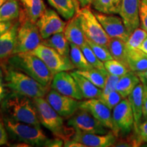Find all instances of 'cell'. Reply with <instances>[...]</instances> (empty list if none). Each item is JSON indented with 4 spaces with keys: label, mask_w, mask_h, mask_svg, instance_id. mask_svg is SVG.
<instances>
[{
    "label": "cell",
    "mask_w": 147,
    "mask_h": 147,
    "mask_svg": "<svg viewBox=\"0 0 147 147\" xmlns=\"http://www.w3.org/2000/svg\"><path fill=\"white\" fill-rule=\"evenodd\" d=\"M1 108L5 118L41 127L36 105L31 97L10 92L1 102Z\"/></svg>",
    "instance_id": "6da1fadb"
},
{
    "label": "cell",
    "mask_w": 147,
    "mask_h": 147,
    "mask_svg": "<svg viewBox=\"0 0 147 147\" xmlns=\"http://www.w3.org/2000/svg\"><path fill=\"white\" fill-rule=\"evenodd\" d=\"M7 63L9 67L23 71L45 87H49L52 82L54 74L43 61L31 52L11 55Z\"/></svg>",
    "instance_id": "7a4b0ae2"
},
{
    "label": "cell",
    "mask_w": 147,
    "mask_h": 147,
    "mask_svg": "<svg viewBox=\"0 0 147 147\" xmlns=\"http://www.w3.org/2000/svg\"><path fill=\"white\" fill-rule=\"evenodd\" d=\"M4 82L10 92L25 95L31 98L44 97L48 93V87L42 85L31 76L18 69L5 67Z\"/></svg>",
    "instance_id": "3957f363"
},
{
    "label": "cell",
    "mask_w": 147,
    "mask_h": 147,
    "mask_svg": "<svg viewBox=\"0 0 147 147\" xmlns=\"http://www.w3.org/2000/svg\"><path fill=\"white\" fill-rule=\"evenodd\" d=\"M38 111L40 123L52 132L55 137L63 141L69 139L75 130L67 128L64 125L62 117L57 113L45 97L33 99Z\"/></svg>",
    "instance_id": "277c9868"
},
{
    "label": "cell",
    "mask_w": 147,
    "mask_h": 147,
    "mask_svg": "<svg viewBox=\"0 0 147 147\" xmlns=\"http://www.w3.org/2000/svg\"><path fill=\"white\" fill-rule=\"evenodd\" d=\"M7 131L12 138L29 146H45L49 138L42 130L41 127L18 122L10 119H3Z\"/></svg>",
    "instance_id": "5b68a950"
},
{
    "label": "cell",
    "mask_w": 147,
    "mask_h": 147,
    "mask_svg": "<svg viewBox=\"0 0 147 147\" xmlns=\"http://www.w3.org/2000/svg\"><path fill=\"white\" fill-rule=\"evenodd\" d=\"M20 25L18 27L16 47L14 54L32 52L42 42L39 29L36 23L29 21L21 13L19 15Z\"/></svg>",
    "instance_id": "8992f818"
},
{
    "label": "cell",
    "mask_w": 147,
    "mask_h": 147,
    "mask_svg": "<svg viewBox=\"0 0 147 147\" xmlns=\"http://www.w3.org/2000/svg\"><path fill=\"white\" fill-rule=\"evenodd\" d=\"M86 38L108 48L110 38L89 7L82 8L76 14Z\"/></svg>",
    "instance_id": "52a82bcc"
},
{
    "label": "cell",
    "mask_w": 147,
    "mask_h": 147,
    "mask_svg": "<svg viewBox=\"0 0 147 147\" xmlns=\"http://www.w3.org/2000/svg\"><path fill=\"white\" fill-rule=\"evenodd\" d=\"M31 53L43 61L53 74L75 69L70 58L62 56L57 51L48 46L41 44Z\"/></svg>",
    "instance_id": "ba28073f"
},
{
    "label": "cell",
    "mask_w": 147,
    "mask_h": 147,
    "mask_svg": "<svg viewBox=\"0 0 147 147\" xmlns=\"http://www.w3.org/2000/svg\"><path fill=\"white\" fill-rule=\"evenodd\" d=\"M67 125L74 130L97 134H106L111 130L104 126L90 112L79 108L69 117Z\"/></svg>",
    "instance_id": "9c48e42d"
},
{
    "label": "cell",
    "mask_w": 147,
    "mask_h": 147,
    "mask_svg": "<svg viewBox=\"0 0 147 147\" xmlns=\"http://www.w3.org/2000/svg\"><path fill=\"white\" fill-rule=\"evenodd\" d=\"M113 120L115 125L113 133L117 137L126 136L134 128V117L131 104L127 97L123 99L113 109Z\"/></svg>",
    "instance_id": "30bf717a"
},
{
    "label": "cell",
    "mask_w": 147,
    "mask_h": 147,
    "mask_svg": "<svg viewBox=\"0 0 147 147\" xmlns=\"http://www.w3.org/2000/svg\"><path fill=\"white\" fill-rule=\"evenodd\" d=\"M36 25L42 40H45L53 35L63 32L66 23L59 17L57 12L47 8L36 22Z\"/></svg>",
    "instance_id": "8fae6325"
},
{
    "label": "cell",
    "mask_w": 147,
    "mask_h": 147,
    "mask_svg": "<svg viewBox=\"0 0 147 147\" xmlns=\"http://www.w3.org/2000/svg\"><path fill=\"white\" fill-rule=\"evenodd\" d=\"M49 104L62 117H69L79 109L80 100L52 89L45 97Z\"/></svg>",
    "instance_id": "7c38bea8"
},
{
    "label": "cell",
    "mask_w": 147,
    "mask_h": 147,
    "mask_svg": "<svg viewBox=\"0 0 147 147\" xmlns=\"http://www.w3.org/2000/svg\"><path fill=\"white\" fill-rule=\"evenodd\" d=\"M93 13L110 38H119L125 42L127 41L130 34L127 30L121 16L99 12H93Z\"/></svg>",
    "instance_id": "4fadbf2b"
},
{
    "label": "cell",
    "mask_w": 147,
    "mask_h": 147,
    "mask_svg": "<svg viewBox=\"0 0 147 147\" xmlns=\"http://www.w3.org/2000/svg\"><path fill=\"white\" fill-rule=\"evenodd\" d=\"M51 86L53 89L61 94L78 100L84 98L76 81L68 71H60L54 74Z\"/></svg>",
    "instance_id": "5bb4252c"
},
{
    "label": "cell",
    "mask_w": 147,
    "mask_h": 147,
    "mask_svg": "<svg viewBox=\"0 0 147 147\" xmlns=\"http://www.w3.org/2000/svg\"><path fill=\"white\" fill-rule=\"evenodd\" d=\"M79 108L87 110L106 127L114 132L115 125L111 110L100 99L92 98L80 102Z\"/></svg>",
    "instance_id": "9a60e30c"
},
{
    "label": "cell",
    "mask_w": 147,
    "mask_h": 147,
    "mask_svg": "<svg viewBox=\"0 0 147 147\" xmlns=\"http://www.w3.org/2000/svg\"><path fill=\"white\" fill-rule=\"evenodd\" d=\"M117 138L112 131L106 134H97L75 130L71 139L80 142L84 146L109 147L114 146Z\"/></svg>",
    "instance_id": "2e32d148"
},
{
    "label": "cell",
    "mask_w": 147,
    "mask_h": 147,
    "mask_svg": "<svg viewBox=\"0 0 147 147\" xmlns=\"http://www.w3.org/2000/svg\"><path fill=\"white\" fill-rule=\"evenodd\" d=\"M139 4L140 0H122L119 14L130 34L140 25Z\"/></svg>",
    "instance_id": "e0dca14e"
},
{
    "label": "cell",
    "mask_w": 147,
    "mask_h": 147,
    "mask_svg": "<svg viewBox=\"0 0 147 147\" xmlns=\"http://www.w3.org/2000/svg\"><path fill=\"white\" fill-rule=\"evenodd\" d=\"M19 25V21L16 22L6 32L0 36V60L10 57L13 55Z\"/></svg>",
    "instance_id": "ac0fdd59"
},
{
    "label": "cell",
    "mask_w": 147,
    "mask_h": 147,
    "mask_svg": "<svg viewBox=\"0 0 147 147\" xmlns=\"http://www.w3.org/2000/svg\"><path fill=\"white\" fill-rule=\"evenodd\" d=\"M63 33L69 43L74 44L79 47H82L87 43V38L82 31L80 21L76 14L69 20L68 23L66 24Z\"/></svg>",
    "instance_id": "d6986e66"
},
{
    "label": "cell",
    "mask_w": 147,
    "mask_h": 147,
    "mask_svg": "<svg viewBox=\"0 0 147 147\" xmlns=\"http://www.w3.org/2000/svg\"><path fill=\"white\" fill-rule=\"evenodd\" d=\"M23 10L21 13L33 23H36L44 13L46 5L43 0H20Z\"/></svg>",
    "instance_id": "ffe728a7"
},
{
    "label": "cell",
    "mask_w": 147,
    "mask_h": 147,
    "mask_svg": "<svg viewBox=\"0 0 147 147\" xmlns=\"http://www.w3.org/2000/svg\"><path fill=\"white\" fill-rule=\"evenodd\" d=\"M58 14L66 20L72 18L80 10L77 0H47Z\"/></svg>",
    "instance_id": "44dd1931"
},
{
    "label": "cell",
    "mask_w": 147,
    "mask_h": 147,
    "mask_svg": "<svg viewBox=\"0 0 147 147\" xmlns=\"http://www.w3.org/2000/svg\"><path fill=\"white\" fill-rule=\"evenodd\" d=\"M142 96L143 84L140 82L127 97L133 110L134 128H136L141 123L142 117Z\"/></svg>",
    "instance_id": "7402d4cb"
},
{
    "label": "cell",
    "mask_w": 147,
    "mask_h": 147,
    "mask_svg": "<svg viewBox=\"0 0 147 147\" xmlns=\"http://www.w3.org/2000/svg\"><path fill=\"white\" fill-rule=\"evenodd\" d=\"M70 74L78 84L82 96L84 99L99 98L102 94V90L95 86L85 77L78 74L76 70L71 71Z\"/></svg>",
    "instance_id": "603a6c76"
},
{
    "label": "cell",
    "mask_w": 147,
    "mask_h": 147,
    "mask_svg": "<svg viewBox=\"0 0 147 147\" xmlns=\"http://www.w3.org/2000/svg\"><path fill=\"white\" fill-rule=\"evenodd\" d=\"M42 44L55 49L62 56L70 58V43L66 39L63 32L54 34L50 38L43 40Z\"/></svg>",
    "instance_id": "cb8c5ba5"
},
{
    "label": "cell",
    "mask_w": 147,
    "mask_h": 147,
    "mask_svg": "<svg viewBox=\"0 0 147 147\" xmlns=\"http://www.w3.org/2000/svg\"><path fill=\"white\" fill-rule=\"evenodd\" d=\"M129 68L134 72L147 69V54L139 49H131L127 48Z\"/></svg>",
    "instance_id": "d4e9b609"
},
{
    "label": "cell",
    "mask_w": 147,
    "mask_h": 147,
    "mask_svg": "<svg viewBox=\"0 0 147 147\" xmlns=\"http://www.w3.org/2000/svg\"><path fill=\"white\" fill-rule=\"evenodd\" d=\"M140 82L138 76L133 71L120 77L116 86V91L119 92L123 98H126Z\"/></svg>",
    "instance_id": "484cf974"
},
{
    "label": "cell",
    "mask_w": 147,
    "mask_h": 147,
    "mask_svg": "<svg viewBox=\"0 0 147 147\" xmlns=\"http://www.w3.org/2000/svg\"><path fill=\"white\" fill-rule=\"evenodd\" d=\"M108 49L114 59L118 61L129 68L125 42L119 38H110Z\"/></svg>",
    "instance_id": "4316f807"
},
{
    "label": "cell",
    "mask_w": 147,
    "mask_h": 147,
    "mask_svg": "<svg viewBox=\"0 0 147 147\" xmlns=\"http://www.w3.org/2000/svg\"><path fill=\"white\" fill-rule=\"evenodd\" d=\"M21 13L18 0H8L0 7V22L16 19Z\"/></svg>",
    "instance_id": "83f0119b"
},
{
    "label": "cell",
    "mask_w": 147,
    "mask_h": 147,
    "mask_svg": "<svg viewBox=\"0 0 147 147\" xmlns=\"http://www.w3.org/2000/svg\"><path fill=\"white\" fill-rule=\"evenodd\" d=\"M122 0H93L92 5L97 12L108 14H117L120 11Z\"/></svg>",
    "instance_id": "f1b7e54d"
},
{
    "label": "cell",
    "mask_w": 147,
    "mask_h": 147,
    "mask_svg": "<svg viewBox=\"0 0 147 147\" xmlns=\"http://www.w3.org/2000/svg\"><path fill=\"white\" fill-rule=\"evenodd\" d=\"M76 71L87 78L92 83L94 84L100 89H103V88L104 87L106 77L108 74L107 71L101 70V69L93 67V68L86 69V70L77 69Z\"/></svg>",
    "instance_id": "f546056e"
},
{
    "label": "cell",
    "mask_w": 147,
    "mask_h": 147,
    "mask_svg": "<svg viewBox=\"0 0 147 147\" xmlns=\"http://www.w3.org/2000/svg\"><path fill=\"white\" fill-rule=\"evenodd\" d=\"M69 57L75 68L79 70H86L93 68V67L87 61L80 47L74 44L70 43Z\"/></svg>",
    "instance_id": "4dcf8cb0"
},
{
    "label": "cell",
    "mask_w": 147,
    "mask_h": 147,
    "mask_svg": "<svg viewBox=\"0 0 147 147\" xmlns=\"http://www.w3.org/2000/svg\"><path fill=\"white\" fill-rule=\"evenodd\" d=\"M147 38V32L142 28H137L130 34L127 41L126 42V47L127 49H138L141 44Z\"/></svg>",
    "instance_id": "1f68e13d"
},
{
    "label": "cell",
    "mask_w": 147,
    "mask_h": 147,
    "mask_svg": "<svg viewBox=\"0 0 147 147\" xmlns=\"http://www.w3.org/2000/svg\"><path fill=\"white\" fill-rule=\"evenodd\" d=\"M104 64L106 71L110 74L115 75V76L121 77L131 71L125 65L114 59L104 62Z\"/></svg>",
    "instance_id": "d6a6232c"
},
{
    "label": "cell",
    "mask_w": 147,
    "mask_h": 147,
    "mask_svg": "<svg viewBox=\"0 0 147 147\" xmlns=\"http://www.w3.org/2000/svg\"><path fill=\"white\" fill-rule=\"evenodd\" d=\"M80 49H81L82 53H83L86 59H87V61L89 62L92 67L101 69V70L106 71L105 67H104V63L97 58V57L92 51V49L89 47V45H88L87 42L85 45L80 47Z\"/></svg>",
    "instance_id": "836d02e7"
},
{
    "label": "cell",
    "mask_w": 147,
    "mask_h": 147,
    "mask_svg": "<svg viewBox=\"0 0 147 147\" xmlns=\"http://www.w3.org/2000/svg\"><path fill=\"white\" fill-rule=\"evenodd\" d=\"M87 42L88 45H89V47H91L92 51H93V53L97 57V58L100 61H102L103 63L107 61L108 60L113 59V57H112L107 47L95 43V42L88 39H87Z\"/></svg>",
    "instance_id": "e575fe53"
},
{
    "label": "cell",
    "mask_w": 147,
    "mask_h": 147,
    "mask_svg": "<svg viewBox=\"0 0 147 147\" xmlns=\"http://www.w3.org/2000/svg\"><path fill=\"white\" fill-rule=\"evenodd\" d=\"M98 99H100L110 110H113L124 98L118 91L115 90V91L110 92L108 94H101Z\"/></svg>",
    "instance_id": "d590c367"
},
{
    "label": "cell",
    "mask_w": 147,
    "mask_h": 147,
    "mask_svg": "<svg viewBox=\"0 0 147 147\" xmlns=\"http://www.w3.org/2000/svg\"><path fill=\"white\" fill-rule=\"evenodd\" d=\"M119 78H120L119 76H115V75L110 74L108 73L106 79L105 85H104L103 89H102V94L106 95L110 93V92L115 91L116 86H117V82L119 80Z\"/></svg>",
    "instance_id": "8d00e7d4"
},
{
    "label": "cell",
    "mask_w": 147,
    "mask_h": 147,
    "mask_svg": "<svg viewBox=\"0 0 147 147\" xmlns=\"http://www.w3.org/2000/svg\"><path fill=\"white\" fill-rule=\"evenodd\" d=\"M139 13L140 25L147 32V0H140Z\"/></svg>",
    "instance_id": "74e56055"
},
{
    "label": "cell",
    "mask_w": 147,
    "mask_h": 147,
    "mask_svg": "<svg viewBox=\"0 0 147 147\" xmlns=\"http://www.w3.org/2000/svg\"><path fill=\"white\" fill-rule=\"evenodd\" d=\"M135 132L142 142H147V120L140 123L136 128H134Z\"/></svg>",
    "instance_id": "f35d334b"
},
{
    "label": "cell",
    "mask_w": 147,
    "mask_h": 147,
    "mask_svg": "<svg viewBox=\"0 0 147 147\" xmlns=\"http://www.w3.org/2000/svg\"><path fill=\"white\" fill-rule=\"evenodd\" d=\"M4 82V75L3 69L0 66V102L3 101L6 95V89Z\"/></svg>",
    "instance_id": "ab89813d"
},
{
    "label": "cell",
    "mask_w": 147,
    "mask_h": 147,
    "mask_svg": "<svg viewBox=\"0 0 147 147\" xmlns=\"http://www.w3.org/2000/svg\"><path fill=\"white\" fill-rule=\"evenodd\" d=\"M4 125L0 119V146H3L8 143V134Z\"/></svg>",
    "instance_id": "60d3db41"
},
{
    "label": "cell",
    "mask_w": 147,
    "mask_h": 147,
    "mask_svg": "<svg viewBox=\"0 0 147 147\" xmlns=\"http://www.w3.org/2000/svg\"><path fill=\"white\" fill-rule=\"evenodd\" d=\"M142 117L147 120V85L143 84L142 96Z\"/></svg>",
    "instance_id": "b9f144b4"
},
{
    "label": "cell",
    "mask_w": 147,
    "mask_h": 147,
    "mask_svg": "<svg viewBox=\"0 0 147 147\" xmlns=\"http://www.w3.org/2000/svg\"><path fill=\"white\" fill-rule=\"evenodd\" d=\"M64 141L62 139L55 137V139L49 138L45 143V146L49 147H61L63 146Z\"/></svg>",
    "instance_id": "7bdbcfd3"
},
{
    "label": "cell",
    "mask_w": 147,
    "mask_h": 147,
    "mask_svg": "<svg viewBox=\"0 0 147 147\" xmlns=\"http://www.w3.org/2000/svg\"><path fill=\"white\" fill-rule=\"evenodd\" d=\"M14 23L13 21L0 22V36L6 32L14 25Z\"/></svg>",
    "instance_id": "ee69618b"
},
{
    "label": "cell",
    "mask_w": 147,
    "mask_h": 147,
    "mask_svg": "<svg viewBox=\"0 0 147 147\" xmlns=\"http://www.w3.org/2000/svg\"><path fill=\"white\" fill-rule=\"evenodd\" d=\"M63 146L65 147H84V146L80 142H77L73 139H67L64 141Z\"/></svg>",
    "instance_id": "f6af8a7d"
},
{
    "label": "cell",
    "mask_w": 147,
    "mask_h": 147,
    "mask_svg": "<svg viewBox=\"0 0 147 147\" xmlns=\"http://www.w3.org/2000/svg\"><path fill=\"white\" fill-rule=\"evenodd\" d=\"M136 75L143 84H146L147 85V69L144 71H138V72H135Z\"/></svg>",
    "instance_id": "bcb514c9"
},
{
    "label": "cell",
    "mask_w": 147,
    "mask_h": 147,
    "mask_svg": "<svg viewBox=\"0 0 147 147\" xmlns=\"http://www.w3.org/2000/svg\"><path fill=\"white\" fill-rule=\"evenodd\" d=\"M77 1H78L79 4L82 8H84V7H89L92 3L93 0H77Z\"/></svg>",
    "instance_id": "7dc6e473"
},
{
    "label": "cell",
    "mask_w": 147,
    "mask_h": 147,
    "mask_svg": "<svg viewBox=\"0 0 147 147\" xmlns=\"http://www.w3.org/2000/svg\"><path fill=\"white\" fill-rule=\"evenodd\" d=\"M138 49H140L141 51H142L143 52H144L147 54V38L144 40V42L141 44V45L140 46Z\"/></svg>",
    "instance_id": "c3c4849f"
},
{
    "label": "cell",
    "mask_w": 147,
    "mask_h": 147,
    "mask_svg": "<svg viewBox=\"0 0 147 147\" xmlns=\"http://www.w3.org/2000/svg\"><path fill=\"white\" fill-rule=\"evenodd\" d=\"M6 1H8V0H0V7H1Z\"/></svg>",
    "instance_id": "681fc988"
}]
</instances>
